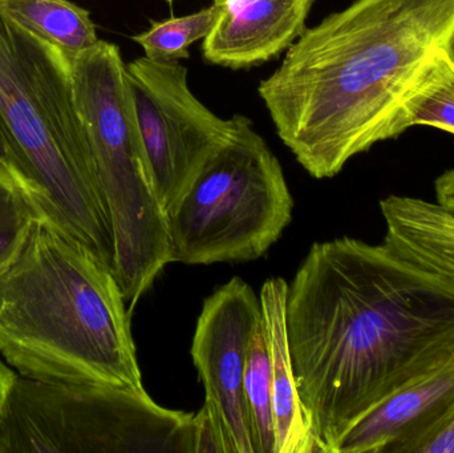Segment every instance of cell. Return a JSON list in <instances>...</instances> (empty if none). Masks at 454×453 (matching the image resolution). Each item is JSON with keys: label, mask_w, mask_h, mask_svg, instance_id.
Listing matches in <instances>:
<instances>
[{"label": "cell", "mask_w": 454, "mask_h": 453, "mask_svg": "<svg viewBox=\"0 0 454 453\" xmlns=\"http://www.w3.org/2000/svg\"><path fill=\"white\" fill-rule=\"evenodd\" d=\"M288 350L317 453L454 358V279L386 241L317 242L288 285Z\"/></svg>", "instance_id": "1"}, {"label": "cell", "mask_w": 454, "mask_h": 453, "mask_svg": "<svg viewBox=\"0 0 454 453\" xmlns=\"http://www.w3.org/2000/svg\"><path fill=\"white\" fill-rule=\"evenodd\" d=\"M454 56V0H354L306 28L259 82L278 137L312 176L335 177L400 137L412 98Z\"/></svg>", "instance_id": "2"}, {"label": "cell", "mask_w": 454, "mask_h": 453, "mask_svg": "<svg viewBox=\"0 0 454 453\" xmlns=\"http://www.w3.org/2000/svg\"><path fill=\"white\" fill-rule=\"evenodd\" d=\"M129 314L114 271L45 217L0 271V356L31 379L143 390Z\"/></svg>", "instance_id": "3"}, {"label": "cell", "mask_w": 454, "mask_h": 453, "mask_svg": "<svg viewBox=\"0 0 454 453\" xmlns=\"http://www.w3.org/2000/svg\"><path fill=\"white\" fill-rule=\"evenodd\" d=\"M0 128L45 218L116 276L114 229L74 103L71 59L2 11Z\"/></svg>", "instance_id": "4"}, {"label": "cell", "mask_w": 454, "mask_h": 453, "mask_svg": "<svg viewBox=\"0 0 454 453\" xmlns=\"http://www.w3.org/2000/svg\"><path fill=\"white\" fill-rule=\"evenodd\" d=\"M69 59L74 103L114 229L116 278L132 311L172 262L168 213L152 183L120 48L98 40Z\"/></svg>", "instance_id": "5"}, {"label": "cell", "mask_w": 454, "mask_h": 453, "mask_svg": "<svg viewBox=\"0 0 454 453\" xmlns=\"http://www.w3.org/2000/svg\"><path fill=\"white\" fill-rule=\"evenodd\" d=\"M196 414L144 390L18 375L0 409V453H196Z\"/></svg>", "instance_id": "6"}, {"label": "cell", "mask_w": 454, "mask_h": 453, "mask_svg": "<svg viewBox=\"0 0 454 453\" xmlns=\"http://www.w3.org/2000/svg\"><path fill=\"white\" fill-rule=\"evenodd\" d=\"M294 201L282 167L247 117L168 212L170 260L254 261L282 236Z\"/></svg>", "instance_id": "7"}, {"label": "cell", "mask_w": 454, "mask_h": 453, "mask_svg": "<svg viewBox=\"0 0 454 453\" xmlns=\"http://www.w3.org/2000/svg\"><path fill=\"white\" fill-rule=\"evenodd\" d=\"M127 77L152 183L168 213L232 137L238 114L223 119L204 105L180 61L143 56L127 64Z\"/></svg>", "instance_id": "8"}, {"label": "cell", "mask_w": 454, "mask_h": 453, "mask_svg": "<svg viewBox=\"0 0 454 453\" xmlns=\"http://www.w3.org/2000/svg\"><path fill=\"white\" fill-rule=\"evenodd\" d=\"M261 326V298L238 277L205 301L197 322L192 358L205 388L202 409L217 430L225 453H254L245 375Z\"/></svg>", "instance_id": "9"}, {"label": "cell", "mask_w": 454, "mask_h": 453, "mask_svg": "<svg viewBox=\"0 0 454 453\" xmlns=\"http://www.w3.org/2000/svg\"><path fill=\"white\" fill-rule=\"evenodd\" d=\"M454 409V358L357 420L333 453H419Z\"/></svg>", "instance_id": "10"}, {"label": "cell", "mask_w": 454, "mask_h": 453, "mask_svg": "<svg viewBox=\"0 0 454 453\" xmlns=\"http://www.w3.org/2000/svg\"><path fill=\"white\" fill-rule=\"evenodd\" d=\"M220 20L202 40L213 66L247 69L287 51L306 31L315 0H223Z\"/></svg>", "instance_id": "11"}, {"label": "cell", "mask_w": 454, "mask_h": 453, "mask_svg": "<svg viewBox=\"0 0 454 453\" xmlns=\"http://www.w3.org/2000/svg\"><path fill=\"white\" fill-rule=\"evenodd\" d=\"M287 292L288 284L285 279L271 278L264 282L259 294L271 371L275 453H317L299 398L288 350L286 326Z\"/></svg>", "instance_id": "12"}, {"label": "cell", "mask_w": 454, "mask_h": 453, "mask_svg": "<svg viewBox=\"0 0 454 453\" xmlns=\"http://www.w3.org/2000/svg\"><path fill=\"white\" fill-rule=\"evenodd\" d=\"M384 241L400 255L454 279V213L439 202L408 196L380 202Z\"/></svg>", "instance_id": "13"}, {"label": "cell", "mask_w": 454, "mask_h": 453, "mask_svg": "<svg viewBox=\"0 0 454 453\" xmlns=\"http://www.w3.org/2000/svg\"><path fill=\"white\" fill-rule=\"evenodd\" d=\"M0 11L67 55L100 40L90 11L71 0H0Z\"/></svg>", "instance_id": "14"}, {"label": "cell", "mask_w": 454, "mask_h": 453, "mask_svg": "<svg viewBox=\"0 0 454 453\" xmlns=\"http://www.w3.org/2000/svg\"><path fill=\"white\" fill-rule=\"evenodd\" d=\"M245 399L254 453H275L274 402L263 318L248 355L245 375Z\"/></svg>", "instance_id": "15"}, {"label": "cell", "mask_w": 454, "mask_h": 453, "mask_svg": "<svg viewBox=\"0 0 454 453\" xmlns=\"http://www.w3.org/2000/svg\"><path fill=\"white\" fill-rule=\"evenodd\" d=\"M223 3L178 18L154 21L151 28L132 37L146 58L157 61H180L189 58L192 44L204 40L215 28L223 13Z\"/></svg>", "instance_id": "16"}, {"label": "cell", "mask_w": 454, "mask_h": 453, "mask_svg": "<svg viewBox=\"0 0 454 453\" xmlns=\"http://www.w3.org/2000/svg\"><path fill=\"white\" fill-rule=\"evenodd\" d=\"M42 217V210L0 165V271L15 260L32 226Z\"/></svg>", "instance_id": "17"}, {"label": "cell", "mask_w": 454, "mask_h": 453, "mask_svg": "<svg viewBox=\"0 0 454 453\" xmlns=\"http://www.w3.org/2000/svg\"><path fill=\"white\" fill-rule=\"evenodd\" d=\"M424 125L454 135V56H445L431 79L412 98L404 129Z\"/></svg>", "instance_id": "18"}, {"label": "cell", "mask_w": 454, "mask_h": 453, "mask_svg": "<svg viewBox=\"0 0 454 453\" xmlns=\"http://www.w3.org/2000/svg\"><path fill=\"white\" fill-rule=\"evenodd\" d=\"M0 165L4 167L8 172L12 175L15 178L16 183L19 184L24 193L32 199L35 205L39 207L43 212L42 201H40L39 194H37L36 189L34 188L31 183H29L27 176L24 175L23 168H21L20 162L16 159L15 153L11 149L10 144H8L7 138H5L4 133H3L2 128H0ZM44 215V212H43Z\"/></svg>", "instance_id": "19"}, {"label": "cell", "mask_w": 454, "mask_h": 453, "mask_svg": "<svg viewBox=\"0 0 454 453\" xmlns=\"http://www.w3.org/2000/svg\"><path fill=\"white\" fill-rule=\"evenodd\" d=\"M419 453H454V409Z\"/></svg>", "instance_id": "20"}, {"label": "cell", "mask_w": 454, "mask_h": 453, "mask_svg": "<svg viewBox=\"0 0 454 453\" xmlns=\"http://www.w3.org/2000/svg\"><path fill=\"white\" fill-rule=\"evenodd\" d=\"M436 202L454 213V168L442 173L434 181Z\"/></svg>", "instance_id": "21"}, {"label": "cell", "mask_w": 454, "mask_h": 453, "mask_svg": "<svg viewBox=\"0 0 454 453\" xmlns=\"http://www.w3.org/2000/svg\"><path fill=\"white\" fill-rule=\"evenodd\" d=\"M16 372L12 369L7 366L5 362L0 358V409L4 404L5 399H7L8 394H10L11 387H12L13 382H15Z\"/></svg>", "instance_id": "22"}, {"label": "cell", "mask_w": 454, "mask_h": 453, "mask_svg": "<svg viewBox=\"0 0 454 453\" xmlns=\"http://www.w3.org/2000/svg\"><path fill=\"white\" fill-rule=\"evenodd\" d=\"M213 2H215V3H223V0H213Z\"/></svg>", "instance_id": "23"}, {"label": "cell", "mask_w": 454, "mask_h": 453, "mask_svg": "<svg viewBox=\"0 0 454 453\" xmlns=\"http://www.w3.org/2000/svg\"><path fill=\"white\" fill-rule=\"evenodd\" d=\"M165 2L173 3V2H175V0H165Z\"/></svg>", "instance_id": "24"}]
</instances>
